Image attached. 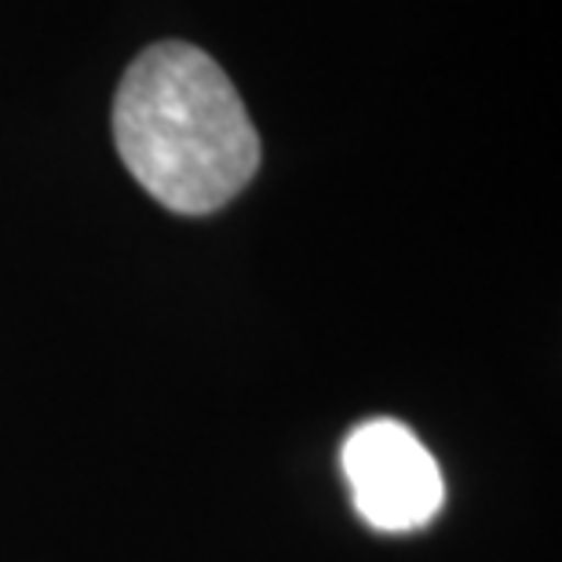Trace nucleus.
<instances>
[{
	"label": "nucleus",
	"mask_w": 562,
	"mask_h": 562,
	"mask_svg": "<svg viewBox=\"0 0 562 562\" xmlns=\"http://www.w3.org/2000/svg\"><path fill=\"white\" fill-rule=\"evenodd\" d=\"M114 143L132 179L179 216H209L260 172L263 146L227 70L187 41H157L114 95Z\"/></svg>",
	"instance_id": "nucleus-1"
},
{
	"label": "nucleus",
	"mask_w": 562,
	"mask_h": 562,
	"mask_svg": "<svg viewBox=\"0 0 562 562\" xmlns=\"http://www.w3.org/2000/svg\"><path fill=\"white\" fill-rule=\"evenodd\" d=\"M340 468L355 512L380 533L420 530L442 512L446 482L438 460L406 424L373 417L344 438Z\"/></svg>",
	"instance_id": "nucleus-2"
}]
</instances>
